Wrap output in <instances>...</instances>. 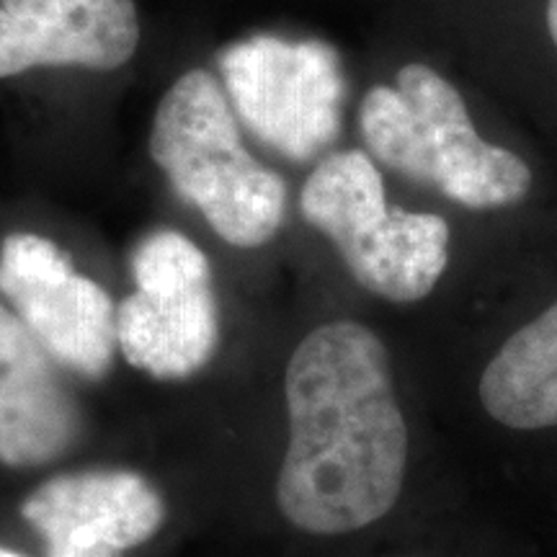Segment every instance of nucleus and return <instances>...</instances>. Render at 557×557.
Wrapping results in <instances>:
<instances>
[{"mask_svg": "<svg viewBox=\"0 0 557 557\" xmlns=\"http://www.w3.org/2000/svg\"><path fill=\"white\" fill-rule=\"evenodd\" d=\"M0 295L58 364L88 380L107 377L116 351V308L58 243L37 233L5 235Z\"/></svg>", "mask_w": 557, "mask_h": 557, "instance_id": "nucleus-7", "label": "nucleus"}, {"mask_svg": "<svg viewBox=\"0 0 557 557\" xmlns=\"http://www.w3.org/2000/svg\"><path fill=\"white\" fill-rule=\"evenodd\" d=\"M480 403L508 429L557 426V302L513 333L487 361Z\"/></svg>", "mask_w": 557, "mask_h": 557, "instance_id": "nucleus-11", "label": "nucleus"}, {"mask_svg": "<svg viewBox=\"0 0 557 557\" xmlns=\"http://www.w3.org/2000/svg\"><path fill=\"white\" fill-rule=\"evenodd\" d=\"M547 29H549V37H553L555 47H557V0H549V3H547Z\"/></svg>", "mask_w": 557, "mask_h": 557, "instance_id": "nucleus-12", "label": "nucleus"}, {"mask_svg": "<svg viewBox=\"0 0 557 557\" xmlns=\"http://www.w3.org/2000/svg\"><path fill=\"white\" fill-rule=\"evenodd\" d=\"M150 156L230 246L259 248L282 227L287 184L246 150L225 90L207 70H189L165 90Z\"/></svg>", "mask_w": 557, "mask_h": 557, "instance_id": "nucleus-3", "label": "nucleus"}, {"mask_svg": "<svg viewBox=\"0 0 557 557\" xmlns=\"http://www.w3.org/2000/svg\"><path fill=\"white\" fill-rule=\"evenodd\" d=\"M137 45L135 0H0V78L34 67L109 73Z\"/></svg>", "mask_w": 557, "mask_h": 557, "instance_id": "nucleus-9", "label": "nucleus"}, {"mask_svg": "<svg viewBox=\"0 0 557 557\" xmlns=\"http://www.w3.org/2000/svg\"><path fill=\"white\" fill-rule=\"evenodd\" d=\"M135 292L116 308V348L156 380H186L218 351L220 315L205 250L156 230L132 250Z\"/></svg>", "mask_w": 557, "mask_h": 557, "instance_id": "nucleus-6", "label": "nucleus"}, {"mask_svg": "<svg viewBox=\"0 0 557 557\" xmlns=\"http://www.w3.org/2000/svg\"><path fill=\"white\" fill-rule=\"evenodd\" d=\"M0 557H26V555H21V553H16V549L0 545Z\"/></svg>", "mask_w": 557, "mask_h": 557, "instance_id": "nucleus-13", "label": "nucleus"}, {"mask_svg": "<svg viewBox=\"0 0 557 557\" xmlns=\"http://www.w3.org/2000/svg\"><path fill=\"white\" fill-rule=\"evenodd\" d=\"M218 67L230 107L278 156L310 163L338 137L346 78L325 41L256 34L225 47Z\"/></svg>", "mask_w": 557, "mask_h": 557, "instance_id": "nucleus-5", "label": "nucleus"}, {"mask_svg": "<svg viewBox=\"0 0 557 557\" xmlns=\"http://www.w3.org/2000/svg\"><path fill=\"white\" fill-rule=\"evenodd\" d=\"M289 447L276 504L310 534H348L398 504L408 426L387 346L367 325L336 320L310 331L284 377Z\"/></svg>", "mask_w": 557, "mask_h": 557, "instance_id": "nucleus-1", "label": "nucleus"}, {"mask_svg": "<svg viewBox=\"0 0 557 557\" xmlns=\"http://www.w3.org/2000/svg\"><path fill=\"white\" fill-rule=\"evenodd\" d=\"M81 408L47 348L0 302V462L41 468L78 442Z\"/></svg>", "mask_w": 557, "mask_h": 557, "instance_id": "nucleus-10", "label": "nucleus"}, {"mask_svg": "<svg viewBox=\"0 0 557 557\" xmlns=\"http://www.w3.org/2000/svg\"><path fill=\"white\" fill-rule=\"evenodd\" d=\"M299 212L331 238L361 287L389 302L431 295L447 269V222L389 209L377 165L361 150L320 160L299 194Z\"/></svg>", "mask_w": 557, "mask_h": 557, "instance_id": "nucleus-4", "label": "nucleus"}, {"mask_svg": "<svg viewBox=\"0 0 557 557\" xmlns=\"http://www.w3.org/2000/svg\"><path fill=\"white\" fill-rule=\"evenodd\" d=\"M359 127L374 158L468 209L513 207L532 189L524 160L485 143L459 90L421 62L369 90Z\"/></svg>", "mask_w": 557, "mask_h": 557, "instance_id": "nucleus-2", "label": "nucleus"}, {"mask_svg": "<svg viewBox=\"0 0 557 557\" xmlns=\"http://www.w3.org/2000/svg\"><path fill=\"white\" fill-rule=\"evenodd\" d=\"M47 557H124L163 527L165 504L135 470H81L45 480L21 506Z\"/></svg>", "mask_w": 557, "mask_h": 557, "instance_id": "nucleus-8", "label": "nucleus"}]
</instances>
